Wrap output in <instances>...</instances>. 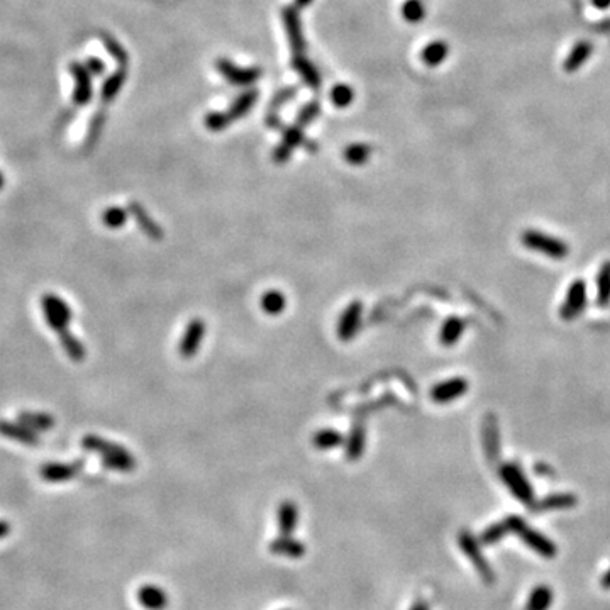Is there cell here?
Here are the masks:
<instances>
[{
    "label": "cell",
    "instance_id": "6da1fadb",
    "mask_svg": "<svg viewBox=\"0 0 610 610\" xmlns=\"http://www.w3.org/2000/svg\"><path fill=\"white\" fill-rule=\"evenodd\" d=\"M81 446L87 451L100 454L102 465L114 471H131L136 468V461L128 449L116 445V442L105 441L104 438L88 434L81 439Z\"/></svg>",
    "mask_w": 610,
    "mask_h": 610
},
{
    "label": "cell",
    "instance_id": "7a4b0ae2",
    "mask_svg": "<svg viewBox=\"0 0 610 610\" xmlns=\"http://www.w3.org/2000/svg\"><path fill=\"white\" fill-rule=\"evenodd\" d=\"M506 524L508 531L515 532V534H517L529 548L534 549V551L543 556V558H555L556 553H558V548H556V544L553 543L551 539H548L546 536L541 534V532L536 531V529L529 527L522 519L517 517V515H510V517H507Z\"/></svg>",
    "mask_w": 610,
    "mask_h": 610
},
{
    "label": "cell",
    "instance_id": "3957f363",
    "mask_svg": "<svg viewBox=\"0 0 610 610\" xmlns=\"http://www.w3.org/2000/svg\"><path fill=\"white\" fill-rule=\"evenodd\" d=\"M41 307H43L44 320L50 325L51 331H55L56 334L68 331V325H70L73 319V311L70 304L65 302L56 294H44L41 297Z\"/></svg>",
    "mask_w": 610,
    "mask_h": 610
},
{
    "label": "cell",
    "instance_id": "277c9868",
    "mask_svg": "<svg viewBox=\"0 0 610 610\" xmlns=\"http://www.w3.org/2000/svg\"><path fill=\"white\" fill-rule=\"evenodd\" d=\"M458 544L459 548L463 549V553L468 556V560L473 563V567L478 571V575L482 576V580L485 581L487 585L494 583L495 573L494 569H492L490 563L485 560V556H483L482 549H480V544L478 541L475 539V536L471 534L470 531H461L458 534Z\"/></svg>",
    "mask_w": 610,
    "mask_h": 610
},
{
    "label": "cell",
    "instance_id": "5b68a950",
    "mask_svg": "<svg viewBox=\"0 0 610 610\" xmlns=\"http://www.w3.org/2000/svg\"><path fill=\"white\" fill-rule=\"evenodd\" d=\"M524 246L532 251H538L549 256L553 259H563L568 255V246L561 239L553 238V236L543 234L539 231H526L522 234Z\"/></svg>",
    "mask_w": 610,
    "mask_h": 610
},
{
    "label": "cell",
    "instance_id": "8992f818",
    "mask_svg": "<svg viewBox=\"0 0 610 610\" xmlns=\"http://www.w3.org/2000/svg\"><path fill=\"white\" fill-rule=\"evenodd\" d=\"M500 478L506 482L508 490L517 497L522 503H532L534 499V492H532V485L529 483L526 475L522 473V470L517 465H503L500 468Z\"/></svg>",
    "mask_w": 610,
    "mask_h": 610
},
{
    "label": "cell",
    "instance_id": "52a82bcc",
    "mask_svg": "<svg viewBox=\"0 0 610 610\" xmlns=\"http://www.w3.org/2000/svg\"><path fill=\"white\" fill-rule=\"evenodd\" d=\"M587 305V283L583 280H576L569 285L567 292V299L561 305V317L564 320H571L583 312Z\"/></svg>",
    "mask_w": 610,
    "mask_h": 610
},
{
    "label": "cell",
    "instance_id": "ba28073f",
    "mask_svg": "<svg viewBox=\"0 0 610 610\" xmlns=\"http://www.w3.org/2000/svg\"><path fill=\"white\" fill-rule=\"evenodd\" d=\"M217 72L226 79L229 83L233 85H251L262 76V70L259 68H241L236 67L234 63H231L229 60L221 58L215 63Z\"/></svg>",
    "mask_w": 610,
    "mask_h": 610
},
{
    "label": "cell",
    "instance_id": "9c48e42d",
    "mask_svg": "<svg viewBox=\"0 0 610 610\" xmlns=\"http://www.w3.org/2000/svg\"><path fill=\"white\" fill-rule=\"evenodd\" d=\"M282 18L285 22V29H287V34H288V41H290L292 53H294V56H304L305 41H304L302 24H300L297 7H285L282 11Z\"/></svg>",
    "mask_w": 610,
    "mask_h": 610
},
{
    "label": "cell",
    "instance_id": "30bf717a",
    "mask_svg": "<svg viewBox=\"0 0 610 610\" xmlns=\"http://www.w3.org/2000/svg\"><path fill=\"white\" fill-rule=\"evenodd\" d=\"M83 461H75V463H46L39 468V477L44 482L50 483H61L73 480L76 475L80 473V470L83 468Z\"/></svg>",
    "mask_w": 610,
    "mask_h": 610
},
{
    "label": "cell",
    "instance_id": "8fae6325",
    "mask_svg": "<svg viewBox=\"0 0 610 610\" xmlns=\"http://www.w3.org/2000/svg\"><path fill=\"white\" fill-rule=\"evenodd\" d=\"M361 312H363V305L361 302H351L346 307V311L341 316L339 323H337V336L341 341L348 343L353 337L356 336V332L360 331V323H361Z\"/></svg>",
    "mask_w": 610,
    "mask_h": 610
},
{
    "label": "cell",
    "instance_id": "7c38bea8",
    "mask_svg": "<svg viewBox=\"0 0 610 610\" xmlns=\"http://www.w3.org/2000/svg\"><path fill=\"white\" fill-rule=\"evenodd\" d=\"M468 390V381L465 378H451V380L441 381L431 390V398L438 404H449V402L456 400L463 397Z\"/></svg>",
    "mask_w": 610,
    "mask_h": 610
},
{
    "label": "cell",
    "instance_id": "4fadbf2b",
    "mask_svg": "<svg viewBox=\"0 0 610 610\" xmlns=\"http://www.w3.org/2000/svg\"><path fill=\"white\" fill-rule=\"evenodd\" d=\"M203 336H205V323L202 319H192L183 332L180 343V355L183 358H194L197 355L198 346H201Z\"/></svg>",
    "mask_w": 610,
    "mask_h": 610
},
{
    "label": "cell",
    "instance_id": "5bb4252c",
    "mask_svg": "<svg viewBox=\"0 0 610 610\" xmlns=\"http://www.w3.org/2000/svg\"><path fill=\"white\" fill-rule=\"evenodd\" d=\"M0 436L26 446H36L39 442L38 434L31 431L29 427L20 424V422L6 421V419H0Z\"/></svg>",
    "mask_w": 610,
    "mask_h": 610
},
{
    "label": "cell",
    "instance_id": "9a60e30c",
    "mask_svg": "<svg viewBox=\"0 0 610 610\" xmlns=\"http://www.w3.org/2000/svg\"><path fill=\"white\" fill-rule=\"evenodd\" d=\"M72 75L75 76V92H73V102L76 105H85L92 99V81L88 70L80 63L70 65Z\"/></svg>",
    "mask_w": 610,
    "mask_h": 610
},
{
    "label": "cell",
    "instance_id": "2e32d148",
    "mask_svg": "<svg viewBox=\"0 0 610 610\" xmlns=\"http://www.w3.org/2000/svg\"><path fill=\"white\" fill-rule=\"evenodd\" d=\"M137 600L148 610H163L168 605V595L156 585H144L137 590Z\"/></svg>",
    "mask_w": 610,
    "mask_h": 610
},
{
    "label": "cell",
    "instance_id": "e0dca14e",
    "mask_svg": "<svg viewBox=\"0 0 610 610\" xmlns=\"http://www.w3.org/2000/svg\"><path fill=\"white\" fill-rule=\"evenodd\" d=\"M268 549H270L271 553H275V555L287 556V558H300V556H304L305 553V546L302 541L283 534L280 536V538L271 541Z\"/></svg>",
    "mask_w": 610,
    "mask_h": 610
},
{
    "label": "cell",
    "instance_id": "ac0fdd59",
    "mask_svg": "<svg viewBox=\"0 0 610 610\" xmlns=\"http://www.w3.org/2000/svg\"><path fill=\"white\" fill-rule=\"evenodd\" d=\"M129 212L133 214V217L136 219V222H137V226H140V229L146 236H149V238H153V239H161L163 238V231L160 229V226H158V224L154 222L151 217H149L148 212H146L144 207H142L141 203L131 202V205H129Z\"/></svg>",
    "mask_w": 610,
    "mask_h": 610
},
{
    "label": "cell",
    "instance_id": "d6986e66",
    "mask_svg": "<svg viewBox=\"0 0 610 610\" xmlns=\"http://www.w3.org/2000/svg\"><path fill=\"white\" fill-rule=\"evenodd\" d=\"M278 529L283 536H290L299 522V508L292 500H285L278 507Z\"/></svg>",
    "mask_w": 610,
    "mask_h": 610
},
{
    "label": "cell",
    "instance_id": "ffe728a7",
    "mask_svg": "<svg viewBox=\"0 0 610 610\" xmlns=\"http://www.w3.org/2000/svg\"><path fill=\"white\" fill-rule=\"evenodd\" d=\"M58 337H60V344H61V348H63L65 355L70 358L72 361L80 363V361L85 360V356H87V349H85V344L81 343V341L75 334H72L70 329H68V331L60 332Z\"/></svg>",
    "mask_w": 610,
    "mask_h": 610
},
{
    "label": "cell",
    "instance_id": "44dd1931",
    "mask_svg": "<svg viewBox=\"0 0 610 610\" xmlns=\"http://www.w3.org/2000/svg\"><path fill=\"white\" fill-rule=\"evenodd\" d=\"M18 421L20 424L29 427L34 433H44V431H50L55 426V419L46 412H32V410H24L19 414Z\"/></svg>",
    "mask_w": 610,
    "mask_h": 610
},
{
    "label": "cell",
    "instance_id": "7402d4cb",
    "mask_svg": "<svg viewBox=\"0 0 610 610\" xmlns=\"http://www.w3.org/2000/svg\"><path fill=\"white\" fill-rule=\"evenodd\" d=\"M499 427L494 416H488L483 422V447L488 459L494 461L499 454Z\"/></svg>",
    "mask_w": 610,
    "mask_h": 610
},
{
    "label": "cell",
    "instance_id": "603a6c76",
    "mask_svg": "<svg viewBox=\"0 0 610 610\" xmlns=\"http://www.w3.org/2000/svg\"><path fill=\"white\" fill-rule=\"evenodd\" d=\"M292 67H294V70L302 76V80L309 85V87L314 88V90H317V88L320 87L319 72H317V68L312 65V61L305 58V55L294 56V60H292Z\"/></svg>",
    "mask_w": 610,
    "mask_h": 610
},
{
    "label": "cell",
    "instance_id": "cb8c5ba5",
    "mask_svg": "<svg viewBox=\"0 0 610 610\" xmlns=\"http://www.w3.org/2000/svg\"><path fill=\"white\" fill-rule=\"evenodd\" d=\"M256 100H258V92L255 90H250L243 93V95H239L234 104L229 107V111L224 112L226 114L227 121H229V124H233L234 121L241 119V117L246 116V114L251 111V107L256 104Z\"/></svg>",
    "mask_w": 610,
    "mask_h": 610
},
{
    "label": "cell",
    "instance_id": "d4e9b609",
    "mask_svg": "<svg viewBox=\"0 0 610 610\" xmlns=\"http://www.w3.org/2000/svg\"><path fill=\"white\" fill-rule=\"evenodd\" d=\"M592 51H593L592 44L587 43V41H580V43L576 44V46L573 48L571 51H569L568 58L564 60V65H563L564 72L573 73V72L578 70L581 65L587 63L590 56H592Z\"/></svg>",
    "mask_w": 610,
    "mask_h": 610
},
{
    "label": "cell",
    "instance_id": "484cf974",
    "mask_svg": "<svg viewBox=\"0 0 610 610\" xmlns=\"http://www.w3.org/2000/svg\"><path fill=\"white\" fill-rule=\"evenodd\" d=\"M576 506V497L571 494H556V495H549L544 500H541V502L534 503V510L536 512H543V510H560V508H569V507H575Z\"/></svg>",
    "mask_w": 610,
    "mask_h": 610
},
{
    "label": "cell",
    "instance_id": "4316f807",
    "mask_svg": "<svg viewBox=\"0 0 610 610\" xmlns=\"http://www.w3.org/2000/svg\"><path fill=\"white\" fill-rule=\"evenodd\" d=\"M465 332V323L459 320L458 317H451L447 319L445 325L441 327V334H439V341L442 346H453L459 341V337Z\"/></svg>",
    "mask_w": 610,
    "mask_h": 610
},
{
    "label": "cell",
    "instance_id": "83f0119b",
    "mask_svg": "<svg viewBox=\"0 0 610 610\" xmlns=\"http://www.w3.org/2000/svg\"><path fill=\"white\" fill-rule=\"evenodd\" d=\"M365 441H366L365 429L361 426H356L355 429L351 431V434H349L348 442H346V458L351 459V461H356V459L363 454Z\"/></svg>",
    "mask_w": 610,
    "mask_h": 610
},
{
    "label": "cell",
    "instance_id": "f1b7e54d",
    "mask_svg": "<svg viewBox=\"0 0 610 610\" xmlns=\"http://www.w3.org/2000/svg\"><path fill=\"white\" fill-rule=\"evenodd\" d=\"M126 75H128V73H126V67H119V70L109 76L107 81H105L104 87H102V100H104L105 104L116 99L117 93L121 92L122 87H124Z\"/></svg>",
    "mask_w": 610,
    "mask_h": 610
},
{
    "label": "cell",
    "instance_id": "f546056e",
    "mask_svg": "<svg viewBox=\"0 0 610 610\" xmlns=\"http://www.w3.org/2000/svg\"><path fill=\"white\" fill-rule=\"evenodd\" d=\"M447 53H449V46L445 41H434V43L427 44L422 51V61L429 67H438L446 60Z\"/></svg>",
    "mask_w": 610,
    "mask_h": 610
},
{
    "label": "cell",
    "instance_id": "4dcf8cb0",
    "mask_svg": "<svg viewBox=\"0 0 610 610\" xmlns=\"http://www.w3.org/2000/svg\"><path fill=\"white\" fill-rule=\"evenodd\" d=\"M312 442L317 449L325 451V449H334V447L341 446L344 442L343 434L337 433L336 429H320L317 431L316 436L312 438Z\"/></svg>",
    "mask_w": 610,
    "mask_h": 610
},
{
    "label": "cell",
    "instance_id": "1f68e13d",
    "mask_svg": "<svg viewBox=\"0 0 610 610\" xmlns=\"http://www.w3.org/2000/svg\"><path fill=\"white\" fill-rule=\"evenodd\" d=\"M553 602V592L546 585H539L532 590L531 597H529L526 610H548Z\"/></svg>",
    "mask_w": 610,
    "mask_h": 610
},
{
    "label": "cell",
    "instance_id": "d6a6232c",
    "mask_svg": "<svg viewBox=\"0 0 610 610\" xmlns=\"http://www.w3.org/2000/svg\"><path fill=\"white\" fill-rule=\"evenodd\" d=\"M262 307L268 316H280L287 307V299L280 290H270L263 295Z\"/></svg>",
    "mask_w": 610,
    "mask_h": 610
},
{
    "label": "cell",
    "instance_id": "836d02e7",
    "mask_svg": "<svg viewBox=\"0 0 610 610\" xmlns=\"http://www.w3.org/2000/svg\"><path fill=\"white\" fill-rule=\"evenodd\" d=\"M372 151H373L372 146L363 144V142L349 144L348 148L344 149V160L348 161L349 165L361 166V165H365V163L370 160V156H372Z\"/></svg>",
    "mask_w": 610,
    "mask_h": 610
},
{
    "label": "cell",
    "instance_id": "e575fe53",
    "mask_svg": "<svg viewBox=\"0 0 610 610\" xmlns=\"http://www.w3.org/2000/svg\"><path fill=\"white\" fill-rule=\"evenodd\" d=\"M597 302L602 307L610 304V262L600 268L599 278H597Z\"/></svg>",
    "mask_w": 610,
    "mask_h": 610
},
{
    "label": "cell",
    "instance_id": "d590c367",
    "mask_svg": "<svg viewBox=\"0 0 610 610\" xmlns=\"http://www.w3.org/2000/svg\"><path fill=\"white\" fill-rule=\"evenodd\" d=\"M128 222V210L122 207H109L102 212V224L109 229H119Z\"/></svg>",
    "mask_w": 610,
    "mask_h": 610
},
{
    "label": "cell",
    "instance_id": "8d00e7d4",
    "mask_svg": "<svg viewBox=\"0 0 610 610\" xmlns=\"http://www.w3.org/2000/svg\"><path fill=\"white\" fill-rule=\"evenodd\" d=\"M402 15H404L407 22H419L426 15L424 2L422 0H407L404 6H402Z\"/></svg>",
    "mask_w": 610,
    "mask_h": 610
},
{
    "label": "cell",
    "instance_id": "74e56055",
    "mask_svg": "<svg viewBox=\"0 0 610 610\" xmlns=\"http://www.w3.org/2000/svg\"><path fill=\"white\" fill-rule=\"evenodd\" d=\"M294 95H295V88L290 87V88H287V90H282V92L278 93V95L275 97V100L270 104V112H268V117H266L268 126H273V128H278L280 119H278V117H276L275 112L278 111L280 105L287 104V102L290 100Z\"/></svg>",
    "mask_w": 610,
    "mask_h": 610
},
{
    "label": "cell",
    "instance_id": "f35d334b",
    "mask_svg": "<svg viewBox=\"0 0 610 610\" xmlns=\"http://www.w3.org/2000/svg\"><path fill=\"white\" fill-rule=\"evenodd\" d=\"M508 527L506 524V520L503 522H497V524H492L490 527H487L485 531L482 532V543L487 544V546H492V544H497L500 539H503L507 536Z\"/></svg>",
    "mask_w": 610,
    "mask_h": 610
},
{
    "label": "cell",
    "instance_id": "ab89813d",
    "mask_svg": "<svg viewBox=\"0 0 610 610\" xmlns=\"http://www.w3.org/2000/svg\"><path fill=\"white\" fill-rule=\"evenodd\" d=\"M331 100H332V104L336 105V107L344 109V107H348V105L351 104L353 100H355V92H353L351 87H348V85H344V83L336 85V87L332 88V92H331Z\"/></svg>",
    "mask_w": 610,
    "mask_h": 610
},
{
    "label": "cell",
    "instance_id": "60d3db41",
    "mask_svg": "<svg viewBox=\"0 0 610 610\" xmlns=\"http://www.w3.org/2000/svg\"><path fill=\"white\" fill-rule=\"evenodd\" d=\"M102 43H104V46L107 48V51L111 53L112 58L119 63V67H126V65H128V53H126L124 48H122L112 36L102 34Z\"/></svg>",
    "mask_w": 610,
    "mask_h": 610
},
{
    "label": "cell",
    "instance_id": "b9f144b4",
    "mask_svg": "<svg viewBox=\"0 0 610 610\" xmlns=\"http://www.w3.org/2000/svg\"><path fill=\"white\" fill-rule=\"evenodd\" d=\"M304 140H305V137H304V128H300L299 124H295V126H292V128H288L287 131H285L282 144L287 146L288 149H292V151H294L297 146L304 144Z\"/></svg>",
    "mask_w": 610,
    "mask_h": 610
},
{
    "label": "cell",
    "instance_id": "7bdbcfd3",
    "mask_svg": "<svg viewBox=\"0 0 610 610\" xmlns=\"http://www.w3.org/2000/svg\"><path fill=\"white\" fill-rule=\"evenodd\" d=\"M319 114H320L319 102H311V104H307L302 111H300L295 124H299L300 128H305V126H309L311 122H314L317 117H319Z\"/></svg>",
    "mask_w": 610,
    "mask_h": 610
},
{
    "label": "cell",
    "instance_id": "ee69618b",
    "mask_svg": "<svg viewBox=\"0 0 610 610\" xmlns=\"http://www.w3.org/2000/svg\"><path fill=\"white\" fill-rule=\"evenodd\" d=\"M205 126L210 131H222V129H226L229 126V121H227L224 112H210L205 117Z\"/></svg>",
    "mask_w": 610,
    "mask_h": 610
},
{
    "label": "cell",
    "instance_id": "f6af8a7d",
    "mask_svg": "<svg viewBox=\"0 0 610 610\" xmlns=\"http://www.w3.org/2000/svg\"><path fill=\"white\" fill-rule=\"evenodd\" d=\"M104 121H105L104 114H99V116H95V119H93L90 131H88V140H87V146H88V148H90V146L93 144V142H95L97 140H99V134H100L102 126H104Z\"/></svg>",
    "mask_w": 610,
    "mask_h": 610
},
{
    "label": "cell",
    "instance_id": "bcb514c9",
    "mask_svg": "<svg viewBox=\"0 0 610 610\" xmlns=\"http://www.w3.org/2000/svg\"><path fill=\"white\" fill-rule=\"evenodd\" d=\"M85 68H87L90 73H93V75H102L105 70V65L102 63L99 58H90L87 61V65H85Z\"/></svg>",
    "mask_w": 610,
    "mask_h": 610
},
{
    "label": "cell",
    "instance_id": "7dc6e473",
    "mask_svg": "<svg viewBox=\"0 0 610 610\" xmlns=\"http://www.w3.org/2000/svg\"><path fill=\"white\" fill-rule=\"evenodd\" d=\"M9 532H11L9 522H7V520H2V519H0V539L6 538V536L9 534Z\"/></svg>",
    "mask_w": 610,
    "mask_h": 610
},
{
    "label": "cell",
    "instance_id": "c3c4849f",
    "mask_svg": "<svg viewBox=\"0 0 610 610\" xmlns=\"http://www.w3.org/2000/svg\"><path fill=\"white\" fill-rule=\"evenodd\" d=\"M592 4L597 9H607V7H610V0H592Z\"/></svg>",
    "mask_w": 610,
    "mask_h": 610
},
{
    "label": "cell",
    "instance_id": "681fc988",
    "mask_svg": "<svg viewBox=\"0 0 610 610\" xmlns=\"http://www.w3.org/2000/svg\"><path fill=\"white\" fill-rule=\"evenodd\" d=\"M410 610H429V605H427V602L424 600H417L416 604L410 607Z\"/></svg>",
    "mask_w": 610,
    "mask_h": 610
},
{
    "label": "cell",
    "instance_id": "f907efd6",
    "mask_svg": "<svg viewBox=\"0 0 610 610\" xmlns=\"http://www.w3.org/2000/svg\"><path fill=\"white\" fill-rule=\"evenodd\" d=\"M602 587L607 588V590L610 588V568H609V571L604 575V578H602Z\"/></svg>",
    "mask_w": 610,
    "mask_h": 610
},
{
    "label": "cell",
    "instance_id": "816d5d0a",
    "mask_svg": "<svg viewBox=\"0 0 610 610\" xmlns=\"http://www.w3.org/2000/svg\"><path fill=\"white\" fill-rule=\"evenodd\" d=\"M312 2H314V0H295V6L299 7V9H302V7L311 6Z\"/></svg>",
    "mask_w": 610,
    "mask_h": 610
},
{
    "label": "cell",
    "instance_id": "f5cc1de1",
    "mask_svg": "<svg viewBox=\"0 0 610 610\" xmlns=\"http://www.w3.org/2000/svg\"><path fill=\"white\" fill-rule=\"evenodd\" d=\"M2 187H4V175L0 172V189H2Z\"/></svg>",
    "mask_w": 610,
    "mask_h": 610
}]
</instances>
